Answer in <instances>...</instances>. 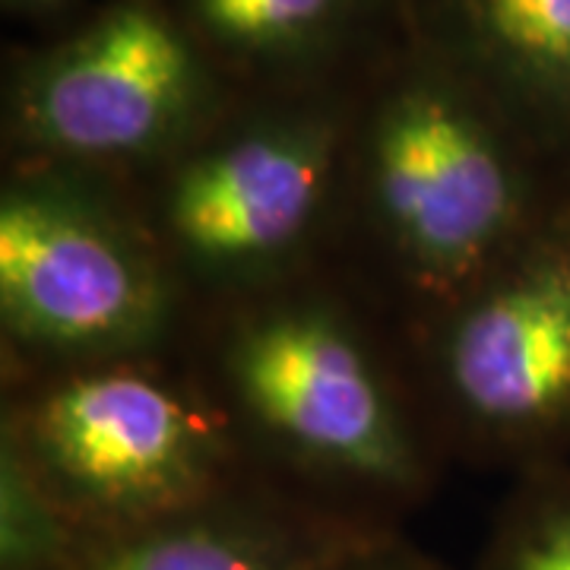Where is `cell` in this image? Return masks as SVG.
Wrapping results in <instances>:
<instances>
[{"label": "cell", "instance_id": "obj_11", "mask_svg": "<svg viewBox=\"0 0 570 570\" xmlns=\"http://www.w3.org/2000/svg\"><path fill=\"white\" fill-rule=\"evenodd\" d=\"M475 570H570V463L513 479Z\"/></svg>", "mask_w": 570, "mask_h": 570}, {"label": "cell", "instance_id": "obj_2", "mask_svg": "<svg viewBox=\"0 0 570 570\" xmlns=\"http://www.w3.org/2000/svg\"><path fill=\"white\" fill-rule=\"evenodd\" d=\"M570 184L409 32L358 82L330 261L409 340Z\"/></svg>", "mask_w": 570, "mask_h": 570}, {"label": "cell", "instance_id": "obj_7", "mask_svg": "<svg viewBox=\"0 0 570 570\" xmlns=\"http://www.w3.org/2000/svg\"><path fill=\"white\" fill-rule=\"evenodd\" d=\"M448 460L570 463V194L406 340Z\"/></svg>", "mask_w": 570, "mask_h": 570}, {"label": "cell", "instance_id": "obj_9", "mask_svg": "<svg viewBox=\"0 0 570 570\" xmlns=\"http://www.w3.org/2000/svg\"><path fill=\"white\" fill-rule=\"evenodd\" d=\"M235 92L365 77L409 36L406 0H168Z\"/></svg>", "mask_w": 570, "mask_h": 570}, {"label": "cell", "instance_id": "obj_12", "mask_svg": "<svg viewBox=\"0 0 570 570\" xmlns=\"http://www.w3.org/2000/svg\"><path fill=\"white\" fill-rule=\"evenodd\" d=\"M80 546V530L20 460L0 450V570H61Z\"/></svg>", "mask_w": 570, "mask_h": 570}, {"label": "cell", "instance_id": "obj_4", "mask_svg": "<svg viewBox=\"0 0 570 570\" xmlns=\"http://www.w3.org/2000/svg\"><path fill=\"white\" fill-rule=\"evenodd\" d=\"M190 305L121 181L45 163L0 175L3 381L181 352Z\"/></svg>", "mask_w": 570, "mask_h": 570}, {"label": "cell", "instance_id": "obj_8", "mask_svg": "<svg viewBox=\"0 0 570 570\" xmlns=\"http://www.w3.org/2000/svg\"><path fill=\"white\" fill-rule=\"evenodd\" d=\"M409 32L570 184V0H406Z\"/></svg>", "mask_w": 570, "mask_h": 570}, {"label": "cell", "instance_id": "obj_1", "mask_svg": "<svg viewBox=\"0 0 570 570\" xmlns=\"http://www.w3.org/2000/svg\"><path fill=\"white\" fill-rule=\"evenodd\" d=\"M181 355L250 472L326 513L400 530L450 463L406 340L336 266L197 314Z\"/></svg>", "mask_w": 570, "mask_h": 570}, {"label": "cell", "instance_id": "obj_14", "mask_svg": "<svg viewBox=\"0 0 570 570\" xmlns=\"http://www.w3.org/2000/svg\"><path fill=\"white\" fill-rule=\"evenodd\" d=\"M96 3L99 0H0V10L7 20L36 29V39H48L77 26Z\"/></svg>", "mask_w": 570, "mask_h": 570}, {"label": "cell", "instance_id": "obj_13", "mask_svg": "<svg viewBox=\"0 0 570 570\" xmlns=\"http://www.w3.org/2000/svg\"><path fill=\"white\" fill-rule=\"evenodd\" d=\"M326 570H450L444 561L431 558L428 551L412 546L403 532H381L362 546L336 558Z\"/></svg>", "mask_w": 570, "mask_h": 570}, {"label": "cell", "instance_id": "obj_10", "mask_svg": "<svg viewBox=\"0 0 570 570\" xmlns=\"http://www.w3.org/2000/svg\"><path fill=\"white\" fill-rule=\"evenodd\" d=\"M371 530L247 479L153 523L82 539L61 570H326Z\"/></svg>", "mask_w": 570, "mask_h": 570}, {"label": "cell", "instance_id": "obj_6", "mask_svg": "<svg viewBox=\"0 0 570 570\" xmlns=\"http://www.w3.org/2000/svg\"><path fill=\"white\" fill-rule=\"evenodd\" d=\"M235 96L168 0H99L67 32L7 48L3 163L134 181L168 163Z\"/></svg>", "mask_w": 570, "mask_h": 570}, {"label": "cell", "instance_id": "obj_3", "mask_svg": "<svg viewBox=\"0 0 570 570\" xmlns=\"http://www.w3.org/2000/svg\"><path fill=\"white\" fill-rule=\"evenodd\" d=\"M362 80L238 92L168 163L121 181L194 317L330 261Z\"/></svg>", "mask_w": 570, "mask_h": 570}, {"label": "cell", "instance_id": "obj_5", "mask_svg": "<svg viewBox=\"0 0 570 570\" xmlns=\"http://www.w3.org/2000/svg\"><path fill=\"white\" fill-rule=\"evenodd\" d=\"M0 450L82 539L153 523L257 479L181 352L3 381Z\"/></svg>", "mask_w": 570, "mask_h": 570}]
</instances>
